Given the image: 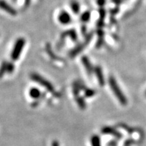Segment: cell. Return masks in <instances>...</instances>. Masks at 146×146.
<instances>
[{
    "instance_id": "ffe728a7",
    "label": "cell",
    "mask_w": 146,
    "mask_h": 146,
    "mask_svg": "<svg viewBox=\"0 0 146 146\" xmlns=\"http://www.w3.org/2000/svg\"><path fill=\"white\" fill-rule=\"evenodd\" d=\"M106 0H96V3L99 6L103 7L105 5Z\"/></svg>"
},
{
    "instance_id": "7402d4cb",
    "label": "cell",
    "mask_w": 146,
    "mask_h": 146,
    "mask_svg": "<svg viewBox=\"0 0 146 146\" xmlns=\"http://www.w3.org/2000/svg\"><path fill=\"white\" fill-rule=\"evenodd\" d=\"M81 31H82V33H83V34L86 33H87V29H86V27H83V28L81 29Z\"/></svg>"
},
{
    "instance_id": "ac0fdd59",
    "label": "cell",
    "mask_w": 146,
    "mask_h": 146,
    "mask_svg": "<svg viewBox=\"0 0 146 146\" xmlns=\"http://www.w3.org/2000/svg\"><path fill=\"white\" fill-rule=\"evenodd\" d=\"M14 70V65L12 62H8L7 64V71L6 72L8 74H12Z\"/></svg>"
},
{
    "instance_id": "44dd1931",
    "label": "cell",
    "mask_w": 146,
    "mask_h": 146,
    "mask_svg": "<svg viewBox=\"0 0 146 146\" xmlns=\"http://www.w3.org/2000/svg\"><path fill=\"white\" fill-rule=\"evenodd\" d=\"M112 3H114L116 6H118V5H121L123 3L124 0H111Z\"/></svg>"
},
{
    "instance_id": "6da1fadb",
    "label": "cell",
    "mask_w": 146,
    "mask_h": 146,
    "mask_svg": "<svg viewBox=\"0 0 146 146\" xmlns=\"http://www.w3.org/2000/svg\"><path fill=\"white\" fill-rule=\"evenodd\" d=\"M108 83L110 87V89H112L113 94L115 95L116 98L119 101L120 104L123 106H127L128 104L127 98H126L125 95L123 94V91L120 89V87L118 86L117 82L114 76H110L108 79Z\"/></svg>"
},
{
    "instance_id": "603a6c76",
    "label": "cell",
    "mask_w": 146,
    "mask_h": 146,
    "mask_svg": "<svg viewBox=\"0 0 146 146\" xmlns=\"http://www.w3.org/2000/svg\"><path fill=\"white\" fill-rule=\"evenodd\" d=\"M52 146H60L59 143L57 141H54L52 143Z\"/></svg>"
},
{
    "instance_id": "e0dca14e",
    "label": "cell",
    "mask_w": 146,
    "mask_h": 146,
    "mask_svg": "<svg viewBox=\"0 0 146 146\" xmlns=\"http://www.w3.org/2000/svg\"><path fill=\"white\" fill-rule=\"evenodd\" d=\"M96 91L92 89H85V97L86 98H91V97H93L95 96L96 94Z\"/></svg>"
},
{
    "instance_id": "8992f818",
    "label": "cell",
    "mask_w": 146,
    "mask_h": 146,
    "mask_svg": "<svg viewBox=\"0 0 146 146\" xmlns=\"http://www.w3.org/2000/svg\"><path fill=\"white\" fill-rule=\"evenodd\" d=\"M94 72L96 74L97 79H98V83L100 86L103 87L105 85V78L104 76L103 70L100 66H97L94 67Z\"/></svg>"
},
{
    "instance_id": "52a82bcc",
    "label": "cell",
    "mask_w": 146,
    "mask_h": 146,
    "mask_svg": "<svg viewBox=\"0 0 146 146\" xmlns=\"http://www.w3.org/2000/svg\"><path fill=\"white\" fill-rule=\"evenodd\" d=\"M0 9L12 16H16L17 14V12L15 9L11 6L10 4H8L4 0H0Z\"/></svg>"
},
{
    "instance_id": "cb8c5ba5",
    "label": "cell",
    "mask_w": 146,
    "mask_h": 146,
    "mask_svg": "<svg viewBox=\"0 0 146 146\" xmlns=\"http://www.w3.org/2000/svg\"><path fill=\"white\" fill-rule=\"evenodd\" d=\"M145 96H146V91H145Z\"/></svg>"
},
{
    "instance_id": "5bb4252c",
    "label": "cell",
    "mask_w": 146,
    "mask_h": 146,
    "mask_svg": "<svg viewBox=\"0 0 146 146\" xmlns=\"http://www.w3.org/2000/svg\"><path fill=\"white\" fill-rule=\"evenodd\" d=\"M91 18V12L89 11H85L81 16V21L83 23H87Z\"/></svg>"
},
{
    "instance_id": "5b68a950",
    "label": "cell",
    "mask_w": 146,
    "mask_h": 146,
    "mask_svg": "<svg viewBox=\"0 0 146 146\" xmlns=\"http://www.w3.org/2000/svg\"><path fill=\"white\" fill-rule=\"evenodd\" d=\"M58 19L59 23L62 24V25H68L72 21V18H71L70 14L66 11L64 10L61 11L60 12L59 14H58Z\"/></svg>"
},
{
    "instance_id": "9a60e30c",
    "label": "cell",
    "mask_w": 146,
    "mask_h": 146,
    "mask_svg": "<svg viewBox=\"0 0 146 146\" xmlns=\"http://www.w3.org/2000/svg\"><path fill=\"white\" fill-rule=\"evenodd\" d=\"M91 143L92 146H101L100 139L98 135H94L91 137Z\"/></svg>"
},
{
    "instance_id": "ba28073f",
    "label": "cell",
    "mask_w": 146,
    "mask_h": 146,
    "mask_svg": "<svg viewBox=\"0 0 146 146\" xmlns=\"http://www.w3.org/2000/svg\"><path fill=\"white\" fill-rule=\"evenodd\" d=\"M81 62L83 63L84 68L86 70V72L88 73L89 75H91L94 71V68L91 64L90 60L87 56H83L81 58Z\"/></svg>"
},
{
    "instance_id": "2e32d148",
    "label": "cell",
    "mask_w": 146,
    "mask_h": 146,
    "mask_svg": "<svg viewBox=\"0 0 146 146\" xmlns=\"http://www.w3.org/2000/svg\"><path fill=\"white\" fill-rule=\"evenodd\" d=\"M7 62L3 61L0 66V78H2L7 71Z\"/></svg>"
},
{
    "instance_id": "7a4b0ae2",
    "label": "cell",
    "mask_w": 146,
    "mask_h": 146,
    "mask_svg": "<svg viewBox=\"0 0 146 146\" xmlns=\"http://www.w3.org/2000/svg\"><path fill=\"white\" fill-rule=\"evenodd\" d=\"M25 43H26V41L23 37H20L16 40L10 55L12 60L17 61L18 60V58L21 56L24 47H25Z\"/></svg>"
},
{
    "instance_id": "277c9868",
    "label": "cell",
    "mask_w": 146,
    "mask_h": 146,
    "mask_svg": "<svg viewBox=\"0 0 146 146\" xmlns=\"http://www.w3.org/2000/svg\"><path fill=\"white\" fill-rule=\"evenodd\" d=\"M92 36H93L92 33H89L87 35L85 41L83 42L82 43H80L79 45H78L77 46L74 47L72 50H71L70 52H69V56L71 58H74L75 56H77V55L79 54L80 53H81L82 51L85 49V47L89 44V43L91 41V39H92Z\"/></svg>"
},
{
    "instance_id": "30bf717a",
    "label": "cell",
    "mask_w": 146,
    "mask_h": 146,
    "mask_svg": "<svg viewBox=\"0 0 146 146\" xmlns=\"http://www.w3.org/2000/svg\"><path fill=\"white\" fill-rule=\"evenodd\" d=\"M41 92H40L39 89L37 88H35V87H33L30 89L29 91V96H31V98H33V99L38 100L40 98V96H41Z\"/></svg>"
},
{
    "instance_id": "7c38bea8",
    "label": "cell",
    "mask_w": 146,
    "mask_h": 146,
    "mask_svg": "<svg viewBox=\"0 0 146 146\" xmlns=\"http://www.w3.org/2000/svg\"><path fill=\"white\" fill-rule=\"evenodd\" d=\"M75 99L76 101V103L80 108L81 110H85L86 108V104H85V100L83 99L82 97H80L79 96H77L75 97Z\"/></svg>"
},
{
    "instance_id": "9c48e42d",
    "label": "cell",
    "mask_w": 146,
    "mask_h": 146,
    "mask_svg": "<svg viewBox=\"0 0 146 146\" xmlns=\"http://www.w3.org/2000/svg\"><path fill=\"white\" fill-rule=\"evenodd\" d=\"M102 133L104 134H108V135H112L116 137L117 138H121L122 135L118 131H117L116 129H113L112 127H105L102 129Z\"/></svg>"
},
{
    "instance_id": "4fadbf2b",
    "label": "cell",
    "mask_w": 146,
    "mask_h": 146,
    "mask_svg": "<svg viewBox=\"0 0 146 146\" xmlns=\"http://www.w3.org/2000/svg\"><path fill=\"white\" fill-rule=\"evenodd\" d=\"M67 35L70 36V38L73 40V41H76V39H77V35H76V33H75V31L73 30L68 31L64 33L62 35V38H64L65 36Z\"/></svg>"
},
{
    "instance_id": "8fae6325",
    "label": "cell",
    "mask_w": 146,
    "mask_h": 146,
    "mask_svg": "<svg viewBox=\"0 0 146 146\" xmlns=\"http://www.w3.org/2000/svg\"><path fill=\"white\" fill-rule=\"evenodd\" d=\"M70 6L71 10L75 14H78L80 12V5L77 1L76 0H72L70 2Z\"/></svg>"
},
{
    "instance_id": "d6986e66",
    "label": "cell",
    "mask_w": 146,
    "mask_h": 146,
    "mask_svg": "<svg viewBox=\"0 0 146 146\" xmlns=\"http://www.w3.org/2000/svg\"><path fill=\"white\" fill-rule=\"evenodd\" d=\"M119 10H120L119 8H118V6H116V7H114V8H112L110 10V14L112 15V16H114L115 15H116V14H117L118 13Z\"/></svg>"
},
{
    "instance_id": "3957f363",
    "label": "cell",
    "mask_w": 146,
    "mask_h": 146,
    "mask_svg": "<svg viewBox=\"0 0 146 146\" xmlns=\"http://www.w3.org/2000/svg\"><path fill=\"white\" fill-rule=\"evenodd\" d=\"M31 78L36 83H39L40 85L43 86L47 91H50V93H52V94L55 93L54 87L53 86L52 84L49 81H47V79H45V78H43V76H41L40 74H37V73H32L31 74Z\"/></svg>"
}]
</instances>
